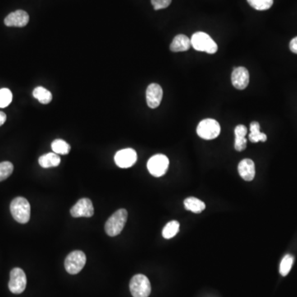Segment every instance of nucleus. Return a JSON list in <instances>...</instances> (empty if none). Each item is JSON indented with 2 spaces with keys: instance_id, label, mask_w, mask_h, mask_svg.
Segmentation results:
<instances>
[{
  "instance_id": "nucleus-1",
  "label": "nucleus",
  "mask_w": 297,
  "mask_h": 297,
  "mask_svg": "<svg viewBox=\"0 0 297 297\" xmlns=\"http://www.w3.org/2000/svg\"><path fill=\"white\" fill-rule=\"evenodd\" d=\"M10 211L14 220L20 224H26L30 220V203L26 198H14L10 205Z\"/></svg>"
},
{
  "instance_id": "nucleus-2",
  "label": "nucleus",
  "mask_w": 297,
  "mask_h": 297,
  "mask_svg": "<svg viewBox=\"0 0 297 297\" xmlns=\"http://www.w3.org/2000/svg\"><path fill=\"white\" fill-rule=\"evenodd\" d=\"M127 216L126 210L120 209L116 211L105 224V231L107 235L114 237L121 234L127 221Z\"/></svg>"
},
{
  "instance_id": "nucleus-3",
  "label": "nucleus",
  "mask_w": 297,
  "mask_h": 297,
  "mask_svg": "<svg viewBox=\"0 0 297 297\" xmlns=\"http://www.w3.org/2000/svg\"><path fill=\"white\" fill-rule=\"evenodd\" d=\"M192 47L198 51H203L208 54H215L218 50V46L207 33L198 32L191 38Z\"/></svg>"
},
{
  "instance_id": "nucleus-4",
  "label": "nucleus",
  "mask_w": 297,
  "mask_h": 297,
  "mask_svg": "<svg viewBox=\"0 0 297 297\" xmlns=\"http://www.w3.org/2000/svg\"><path fill=\"white\" fill-rule=\"evenodd\" d=\"M130 290L133 297H148L151 285L148 277L143 274L135 275L130 281Z\"/></svg>"
},
{
  "instance_id": "nucleus-5",
  "label": "nucleus",
  "mask_w": 297,
  "mask_h": 297,
  "mask_svg": "<svg viewBox=\"0 0 297 297\" xmlns=\"http://www.w3.org/2000/svg\"><path fill=\"white\" fill-rule=\"evenodd\" d=\"M86 256L80 250L73 251L65 260V270L70 274L79 273L86 263Z\"/></svg>"
},
{
  "instance_id": "nucleus-6",
  "label": "nucleus",
  "mask_w": 297,
  "mask_h": 297,
  "mask_svg": "<svg viewBox=\"0 0 297 297\" xmlns=\"http://www.w3.org/2000/svg\"><path fill=\"white\" fill-rule=\"evenodd\" d=\"M197 133L202 139H216L221 133V126L218 121L214 119H205L198 124Z\"/></svg>"
},
{
  "instance_id": "nucleus-7",
  "label": "nucleus",
  "mask_w": 297,
  "mask_h": 297,
  "mask_svg": "<svg viewBox=\"0 0 297 297\" xmlns=\"http://www.w3.org/2000/svg\"><path fill=\"white\" fill-rule=\"evenodd\" d=\"M170 165V161L165 155H156L151 157L147 163L148 172L154 177L159 178L165 175Z\"/></svg>"
},
{
  "instance_id": "nucleus-8",
  "label": "nucleus",
  "mask_w": 297,
  "mask_h": 297,
  "mask_svg": "<svg viewBox=\"0 0 297 297\" xmlns=\"http://www.w3.org/2000/svg\"><path fill=\"white\" fill-rule=\"evenodd\" d=\"M27 286V276L24 270L15 267L10 272V280L9 288L14 294H21Z\"/></svg>"
},
{
  "instance_id": "nucleus-9",
  "label": "nucleus",
  "mask_w": 297,
  "mask_h": 297,
  "mask_svg": "<svg viewBox=\"0 0 297 297\" xmlns=\"http://www.w3.org/2000/svg\"><path fill=\"white\" fill-rule=\"evenodd\" d=\"M114 160L118 167L127 169L135 165L137 161V154L133 148H124L116 152Z\"/></svg>"
},
{
  "instance_id": "nucleus-10",
  "label": "nucleus",
  "mask_w": 297,
  "mask_h": 297,
  "mask_svg": "<svg viewBox=\"0 0 297 297\" xmlns=\"http://www.w3.org/2000/svg\"><path fill=\"white\" fill-rule=\"evenodd\" d=\"M73 217H91L94 214L93 205L88 198H82L70 210Z\"/></svg>"
},
{
  "instance_id": "nucleus-11",
  "label": "nucleus",
  "mask_w": 297,
  "mask_h": 297,
  "mask_svg": "<svg viewBox=\"0 0 297 297\" xmlns=\"http://www.w3.org/2000/svg\"><path fill=\"white\" fill-rule=\"evenodd\" d=\"M231 81L234 87L239 90L246 88L249 83V73L246 68H235L231 75Z\"/></svg>"
},
{
  "instance_id": "nucleus-12",
  "label": "nucleus",
  "mask_w": 297,
  "mask_h": 297,
  "mask_svg": "<svg viewBox=\"0 0 297 297\" xmlns=\"http://www.w3.org/2000/svg\"><path fill=\"white\" fill-rule=\"evenodd\" d=\"M29 22V15L24 10H17L9 14L5 19V24L7 27L24 28Z\"/></svg>"
},
{
  "instance_id": "nucleus-13",
  "label": "nucleus",
  "mask_w": 297,
  "mask_h": 297,
  "mask_svg": "<svg viewBox=\"0 0 297 297\" xmlns=\"http://www.w3.org/2000/svg\"><path fill=\"white\" fill-rule=\"evenodd\" d=\"M163 98V89L161 85L151 84L146 90L147 104L151 108H156L161 105Z\"/></svg>"
},
{
  "instance_id": "nucleus-14",
  "label": "nucleus",
  "mask_w": 297,
  "mask_h": 297,
  "mask_svg": "<svg viewBox=\"0 0 297 297\" xmlns=\"http://www.w3.org/2000/svg\"><path fill=\"white\" fill-rule=\"evenodd\" d=\"M239 174L245 181H252L255 177V165L250 159H244L238 166Z\"/></svg>"
},
{
  "instance_id": "nucleus-15",
  "label": "nucleus",
  "mask_w": 297,
  "mask_h": 297,
  "mask_svg": "<svg viewBox=\"0 0 297 297\" xmlns=\"http://www.w3.org/2000/svg\"><path fill=\"white\" fill-rule=\"evenodd\" d=\"M191 39H189L187 36L179 34L174 37V41L170 45V50L173 52H180V51H186L190 49Z\"/></svg>"
},
{
  "instance_id": "nucleus-16",
  "label": "nucleus",
  "mask_w": 297,
  "mask_h": 297,
  "mask_svg": "<svg viewBox=\"0 0 297 297\" xmlns=\"http://www.w3.org/2000/svg\"><path fill=\"white\" fill-rule=\"evenodd\" d=\"M246 126L244 125H238L235 129V148L237 151H243L247 147Z\"/></svg>"
},
{
  "instance_id": "nucleus-17",
  "label": "nucleus",
  "mask_w": 297,
  "mask_h": 297,
  "mask_svg": "<svg viewBox=\"0 0 297 297\" xmlns=\"http://www.w3.org/2000/svg\"><path fill=\"white\" fill-rule=\"evenodd\" d=\"M38 162L42 168L48 169V168L58 166L61 164V158L59 155L53 152V153H48L41 156L38 160Z\"/></svg>"
},
{
  "instance_id": "nucleus-18",
  "label": "nucleus",
  "mask_w": 297,
  "mask_h": 297,
  "mask_svg": "<svg viewBox=\"0 0 297 297\" xmlns=\"http://www.w3.org/2000/svg\"><path fill=\"white\" fill-rule=\"evenodd\" d=\"M184 207L186 209L194 213H201L206 209V205L204 202L193 197L188 198L184 201Z\"/></svg>"
},
{
  "instance_id": "nucleus-19",
  "label": "nucleus",
  "mask_w": 297,
  "mask_h": 297,
  "mask_svg": "<svg viewBox=\"0 0 297 297\" xmlns=\"http://www.w3.org/2000/svg\"><path fill=\"white\" fill-rule=\"evenodd\" d=\"M248 139L252 143H258L259 141L265 142L267 140V135L260 131V125L257 121L251 122L250 134H249Z\"/></svg>"
},
{
  "instance_id": "nucleus-20",
  "label": "nucleus",
  "mask_w": 297,
  "mask_h": 297,
  "mask_svg": "<svg viewBox=\"0 0 297 297\" xmlns=\"http://www.w3.org/2000/svg\"><path fill=\"white\" fill-rule=\"evenodd\" d=\"M33 97L42 104H48L52 100V94L43 87H37L33 90Z\"/></svg>"
},
{
  "instance_id": "nucleus-21",
  "label": "nucleus",
  "mask_w": 297,
  "mask_h": 297,
  "mask_svg": "<svg viewBox=\"0 0 297 297\" xmlns=\"http://www.w3.org/2000/svg\"><path fill=\"white\" fill-rule=\"evenodd\" d=\"M51 148L54 151V153L57 154V155H62V156L68 155L70 151V144L61 139H55L51 143Z\"/></svg>"
},
{
  "instance_id": "nucleus-22",
  "label": "nucleus",
  "mask_w": 297,
  "mask_h": 297,
  "mask_svg": "<svg viewBox=\"0 0 297 297\" xmlns=\"http://www.w3.org/2000/svg\"><path fill=\"white\" fill-rule=\"evenodd\" d=\"M179 227H180V225H179L178 221H170V222L168 223L167 225H165L164 230H163V237L165 239H172L173 237L175 236L179 233Z\"/></svg>"
},
{
  "instance_id": "nucleus-23",
  "label": "nucleus",
  "mask_w": 297,
  "mask_h": 297,
  "mask_svg": "<svg viewBox=\"0 0 297 297\" xmlns=\"http://www.w3.org/2000/svg\"><path fill=\"white\" fill-rule=\"evenodd\" d=\"M247 1L251 7L259 11L269 10L273 5V0H247Z\"/></svg>"
},
{
  "instance_id": "nucleus-24",
  "label": "nucleus",
  "mask_w": 297,
  "mask_h": 297,
  "mask_svg": "<svg viewBox=\"0 0 297 297\" xmlns=\"http://www.w3.org/2000/svg\"><path fill=\"white\" fill-rule=\"evenodd\" d=\"M293 262H294V258L290 254L285 255L282 258L281 264H280V273L281 276H285L288 275L292 267Z\"/></svg>"
},
{
  "instance_id": "nucleus-25",
  "label": "nucleus",
  "mask_w": 297,
  "mask_h": 297,
  "mask_svg": "<svg viewBox=\"0 0 297 297\" xmlns=\"http://www.w3.org/2000/svg\"><path fill=\"white\" fill-rule=\"evenodd\" d=\"M12 92L9 88L0 89V108H5L12 102Z\"/></svg>"
},
{
  "instance_id": "nucleus-26",
  "label": "nucleus",
  "mask_w": 297,
  "mask_h": 297,
  "mask_svg": "<svg viewBox=\"0 0 297 297\" xmlns=\"http://www.w3.org/2000/svg\"><path fill=\"white\" fill-rule=\"evenodd\" d=\"M14 171V165L12 163L5 162L0 163V182L7 179L13 174Z\"/></svg>"
},
{
  "instance_id": "nucleus-27",
  "label": "nucleus",
  "mask_w": 297,
  "mask_h": 297,
  "mask_svg": "<svg viewBox=\"0 0 297 297\" xmlns=\"http://www.w3.org/2000/svg\"><path fill=\"white\" fill-rule=\"evenodd\" d=\"M172 0H151V4L155 10H163L170 6Z\"/></svg>"
},
{
  "instance_id": "nucleus-28",
  "label": "nucleus",
  "mask_w": 297,
  "mask_h": 297,
  "mask_svg": "<svg viewBox=\"0 0 297 297\" xmlns=\"http://www.w3.org/2000/svg\"><path fill=\"white\" fill-rule=\"evenodd\" d=\"M290 50L293 53L297 54V37L290 41Z\"/></svg>"
},
{
  "instance_id": "nucleus-29",
  "label": "nucleus",
  "mask_w": 297,
  "mask_h": 297,
  "mask_svg": "<svg viewBox=\"0 0 297 297\" xmlns=\"http://www.w3.org/2000/svg\"><path fill=\"white\" fill-rule=\"evenodd\" d=\"M7 120V116L5 112L0 111V126L5 123V121Z\"/></svg>"
}]
</instances>
